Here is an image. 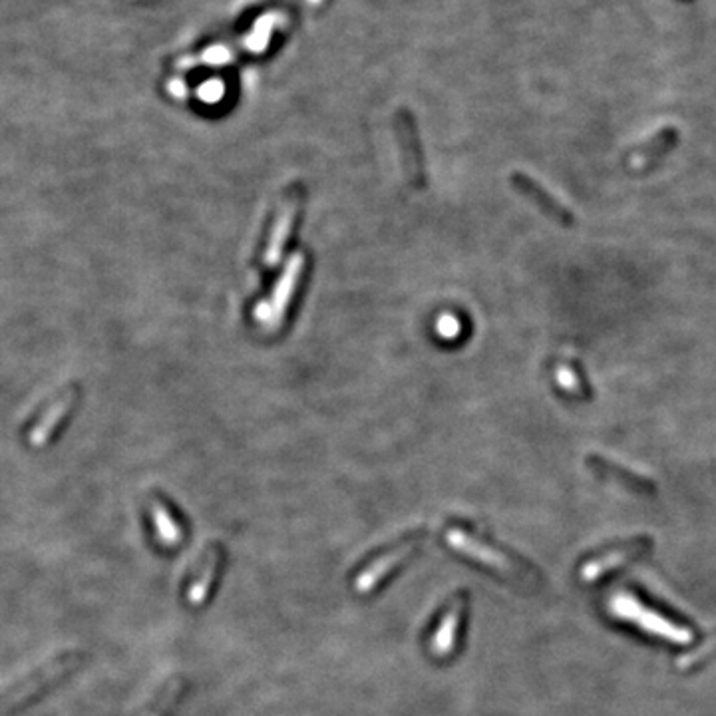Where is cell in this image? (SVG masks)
Returning <instances> with one entry per match:
<instances>
[{
    "label": "cell",
    "instance_id": "1",
    "mask_svg": "<svg viewBox=\"0 0 716 716\" xmlns=\"http://www.w3.org/2000/svg\"><path fill=\"white\" fill-rule=\"evenodd\" d=\"M80 661H82V654H78L76 651L58 654V657L43 664L38 671L16 683L14 687L5 691L0 694V716H6L8 712L20 709L28 699L36 697V694L48 689L50 684L66 677L68 673H72L78 667Z\"/></svg>",
    "mask_w": 716,
    "mask_h": 716
},
{
    "label": "cell",
    "instance_id": "2",
    "mask_svg": "<svg viewBox=\"0 0 716 716\" xmlns=\"http://www.w3.org/2000/svg\"><path fill=\"white\" fill-rule=\"evenodd\" d=\"M305 265H307L305 255L302 253L291 255L283 275H281V279L277 281L273 297H271L269 301H263L257 307L255 315H257L261 325H263L269 332H273L281 325H283L285 315L291 307V301H292V297H295L297 287L302 279V273H305Z\"/></svg>",
    "mask_w": 716,
    "mask_h": 716
},
{
    "label": "cell",
    "instance_id": "3",
    "mask_svg": "<svg viewBox=\"0 0 716 716\" xmlns=\"http://www.w3.org/2000/svg\"><path fill=\"white\" fill-rule=\"evenodd\" d=\"M448 543L450 546L463 553V556H468L472 559L480 561L482 566H486L490 569H496L498 573L506 575V578H511L513 581H520V583H528V569L521 566V563L510 559L508 556H503L501 551L493 549L488 543H483L476 538H472L470 533L462 531V530H450L448 531Z\"/></svg>",
    "mask_w": 716,
    "mask_h": 716
},
{
    "label": "cell",
    "instance_id": "4",
    "mask_svg": "<svg viewBox=\"0 0 716 716\" xmlns=\"http://www.w3.org/2000/svg\"><path fill=\"white\" fill-rule=\"evenodd\" d=\"M395 132L405 158V169L412 186H425V161H422V149L416 132V119L412 118L408 110H400L395 116Z\"/></svg>",
    "mask_w": 716,
    "mask_h": 716
},
{
    "label": "cell",
    "instance_id": "5",
    "mask_svg": "<svg viewBox=\"0 0 716 716\" xmlns=\"http://www.w3.org/2000/svg\"><path fill=\"white\" fill-rule=\"evenodd\" d=\"M511 184L516 187L521 196H526L533 205L539 207L543 211V215L549 217L551 221H556L561 227H573L575 225V215L571 211L553 197L546 187H541L536 179H531L526 174H513Z\"/></svg>",
    "mask_w": 716,
    "mask_h": 716
},
{
    "label": "cell",
    "instance_id": "6",
    "mask_svg": "<svg viewBox=\"0 0 716 716\" xmlns=\"http://www.w3.org/2000/svg\"><path fill=\"white\" fill-rule=\"evenodd\" d=\"M301 201H302L301 191H292L291 196L285 197L283 205H281V211L275 219L273 229H271L269 243H267L265 255H263L267 267H275L281 261V257H283V251H285V245H287L289 235L292 231V225H295V219L299 215Z\"/></svg>",
    "mask_w": 716,
    "mask_h": 716
},
{
    "label": "cell",
    "instance_id": "7",
    "mask_svg": "<svg viewBox=\"0 0 716 716\" xmlns=\"http://www.w3.org/2000/svg\"><path fill=\"white\" fill-rule=\"evenodd\" d=\"M416 549H418V543L410 541V543H405V546H400V548H395L392 551H388L385 558H380L375 563H370V566L365 571H362L357 578V581H355L357 591L358 593H370L372 589L377 587L378 583H382V579H387L392 571H395L396 568H400L402 563H405Z\"/></svg>",
    "mask_w": 716,
    "mask_h": 716
},
{
    "label": "cell",
    "instance_id": "8",
    "mask_svg": "<svg viewBox=\"0 0 716 716\" xmlns=\"http://www.w3.org/2000/svg\"><path fill=\"white\" fill-rule=\"evenodd\" d=\"M677 144H679V129L674 126H664L653 138H649L637 151H635L631 158V166L637 171L649 169L657 164L661 158L671 154Z\"/></svg>",
    "mask_w": 716,
    "mask_h": 716
},
{
    "label": "cell",
    "instance_id": "9",
    "mask_svg": "<svg viewBox=\"0 0 716 716\" xmlns=\"http://www.w3.org/2000/svg\"><path fill=\"white\" fill-rule=\"evenodd\" d=\"M463 609H466V595L458 597L452 603V607L444 613L440 627L434 633V639L430 643V649L436 657H448L452 653L453 644H456V635L460 629Z\"/></svg>",
    "mask_w": 716,
    "mask_h": 716
},
{
    "label": "cell",
    "instance_id": "10",
    "mask_svg": "<svg viewBox=\"0 0 716 716\" xmlns=\"http://www.w3.org/2000/svg\"><path fill=\"white\" fill-rule=\"evenodd\" d=\"M587 466L597 473V476L603 478H609L623 483L625 488H629L633 492H639V493H649L654 492V483H651L647 478L637 476V473L629 472L627 468H621L617 463H613L607 458H601V456H589L587 458Z\"/></svg>",
    "mask_w": 716,
    "mask_h": 716
},
{
    "label": "cell",
    "instance_id": "11",
    "mask_svg": "<svg viewBox=\"0 0 716 716\" xmlns=\"http://www.w3.org/2000/svg\"><path fill=\"white\" fill-rule=\"evenodd\" d=\"M221 566V549L217 546H211L207 551V558L204 561V566L199 569L197 578L191 581L189 591H187V601L191 605H201L211 591V585L215 581L217 569Z\"/></svg>",
    "mask_w": 716,
    "mask_h": 716
},
{
    "label": "cell",
    "instance_id": "12",
    "mask_svg": "<svg viewBox=\"0 0 716 716\" xmlns=\"http://www.w3.org/2000/svg\"><path fill=\"white\" fill-rule=\"evenodd\" d=\"M151 520H154L158 539L167 548L177 546L181 541V536H184V531H181L179 523L176 521L174 516H171V511L167 510L164 501L159 500L151 501Z\"/></svg>",
    "mask_w": 716,
    "mask_h": 716
},
{
    "label": "cell",
    "instance_id": "13",
    "mask_svg": "<svg viewBox=\"0 0 716 716\" xmlns=\"http://www.w3.org/2000/svg\"><path fill=\"white\" fill-rule=\"evenodd\" d=\"M70 406H72V395L60 398L56 405L50 408V412H46V416L38 422L34 430L30 432V442H33L34 446H43V444L53 436V432L60 425V420L66 416Z\"/></svg>",
    "mask_w": 716,
    "mask_h": 716
},
{
    "label": "cell",
    "instance_id": "14",
    "mask_svg": "<svg viewBox=\"0 0 716 716\" xmlns=\"http://www.w3.org/2000/svg\"><path fill=\"white\" fill-rule=\"evenodd\" d=\"M438 332H440V337H446V339H456L458 337V332H460V329H462V325H460V320L453 317V315H444V317H440V320H438Z\"/></svg>",
    "mask_w": 716,
    "mask_h": 716
},
{
    "label": "cell",
    "instance_id": "15",
    "mask_svg": "<svg viewBox=\"0 0 716 716\" xmlns=\"http://www.w3.org/2000/svg\"><path fill=\"white\" fill-rule=\"evenodd\" d=\"M177 692H179V683H171L169 684V689L166 691V694H164V702L161 704H158V707L151 711V716H164V712L167 711V707H169V701L174 699V697H177Z\"/></svg>",
    "mask_w": 716,
    "mask_h": 716
},
{
    "label": "cell",
    "instance_id": "16",
    "mask_svg": "<svg viewBox=\"0 0 716 716\" xmlns=\"http://www.w3.org/2000/svg\"><path fill=\"white\" fill-rule=\"evenodd\" d=\"M322 3H325V0H309V5H312V6H320Z\"/></svg>",
    "mask_w": 716,
    "mask_h": 716
},
{
    "label": "cell",
    "instance_id": "17",
    "mask_svg": "<svg viewBox=\"0 0 716 716\" xmlns=\"http://www.w3.org/2000/svg\"><path fill=\"white\" fill-rule=\"evenodd\" d=\"M679 3H692V0H679Z\"/></svg>",
    "mask_w": 716,
    "mask_h": 716
}]
</instances>
